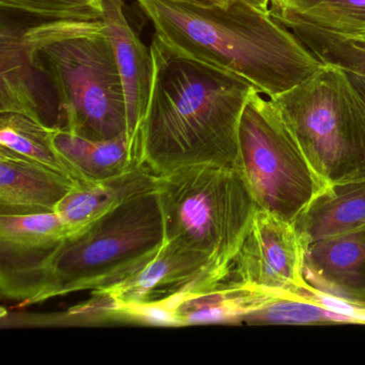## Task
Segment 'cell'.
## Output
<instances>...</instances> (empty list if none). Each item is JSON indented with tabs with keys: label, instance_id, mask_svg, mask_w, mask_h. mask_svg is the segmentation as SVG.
I'll return each mask as SVG.
<instances>
[{
	"label": "cell",
	"instance_id": "obj_1",
	"mask_svg": "<svg viewBox=\"0 0 365 365\" xmlns=\"http://www.w3.org/2000/svg\"><path fill=\"white\" fill-rule=\"evenodd\" d=\"M170 52L273 98L324 63L262 0H135Z\"/></svg>",
	"mask_w": 365,
	"mask_h": 365
},
{
	"label": "cell",
	"instance_id": "obj_2",
	"mask_svg": "<svg viewBox=\"0 0 365 365\" xmlns=\"http://www.w3.org/2000/svg\"><path fill=\"white\" fill-rule=\"evenodd\" d=\"M150 51L140 164L155 176L200 164L237 168L239 125L253 87L174 54L155 36Z\"/></svg>",
	"mask_w": 365,
	"mask_h": 365
},
{
	"label": "cell",
	"instance_id": "obj_3",
	"mask_svg": "<svg viewBox=\"0 0 365 365\" xmlns=\"http://www.w3.org/2000/svg\"><path fill=\"white\" fill-rule=\"evenodd\" d=\"M164 243L153 189L50 247L0 243L1 296L31 304L81 290L108 289L146 266Z\"/></svg>",
	"mask_w": 365,
	"mask_h": 365
},
{
	"label": "cell",
	"instance_id": "obj_4",
	"mask_svg": "<svg viewBox=\"0 0 365 365\" xmlns=\"http://www.w3.org/2000/svg\"><path fill=\"white\" fill-rule=\"evenodd\" d=\"M165 242L208 258L226 279L258 207L240 170L200 164L155 177Z\"/></svg>",
	"mask_w": 365,
	"mask_h": 365
},
{
	"label": "cell",
	"instance_id": "obj_5",
	"mask_svg": "<svg viewBox=\"0 0 365 365\" xmlns=\"http://www.w3.org/2000/svg\"><path fill=\"white\" fill-rule=\"evenodd\" d=\"M326 187L365 178V104L339 66L273 98Z\"/></svg>",
	"mask_w": 365,
	"mask_h": 365
},
{
	"label": "cell",
	"instance_id": "obj_6",
	"mask_svg": "<svg viewBox=\"0 0 365 365\" xmlns=\"http://www.w3.org/2000/svg\"><path fill=\"white\" fill-rule=\"evenodd\" d=\"M38 63L58 106V129L88 140H128L125 89L106 29L42 46Z\"/></svg>",
	"mask_w": 365,
	"mask_h": 365
},
{
	"label": "cell",
	"instance_id": "obj_7",
	"mask_svg": "<svg viewBox=\"0 0 365 365\" xmlns=\"http://www.w3.org/2000/svg\"><path fill=\"white\" fill-rule=\"evenodd\" d=\"M237 168L258 209L289 223L327 187L277 103L254 88L239 125Z\"/></svg>",
	"mask_w": 365,
	"mask_h": 365
},
{
	"label": "cell",
	"instance_id": "obj_8",
	"mask_svg": "<svg viewBox=\"0 0 365 365\" xmlns=\"http://www.w3.org/2000/svg\"><path fill=\"white\" fill-rule=\"evenodd\" d=\"M102 29V20H44L1 10L0 113L25 115L58 129V106L38 53L57 40Z\"/></svg>",
	"mask_w": 365,
	"mask_h": 365
},
{
	"label": "cell",
	"instance_id": "obj_9",
	"mask_svg": "<svg viewBox=\"0 0 365 365\" xmlns=\"http://www.w3.org/2000/svg\"><path fill=\"white\" fill-rule=\"evenodd\" d=\"M307 250L294 223L257 209L227 279L281 296L298 292L307 284Z\"/></svg>",
	"mask_w": 365,
	"mask_h": 365
},
{
	"label": "cell",
	"instance_id": "obj_10",
	"mask_svg": "<svg viewBox=\"0 0 365 365\" xmlns=\"http://www.w3.org/2000/svg\"><path fill=\"white\" fill-rule=\"evenodd\" d=\"M226 281L202 254L165 242L153 260L104 292L120 307L160 300L197 286ZM96 292V290H95ZM117 317V316H116Z\"/></svg>",
	"mask_w": 365,
	"mask_h": 365
},
{
	"label": "cell",
	"instance_id": "obj_11",
	"mask_svg": "<svg viewBox=\"0 0 365 365\" xmlns=\"http://www.w3.org/2000/svg\"><path fill=\"white\" fill-rule=\"evenodd\" d=\"M102 21L112 43L125 89L128 140L140 162V132L146 117L153 83V57L132 29L123 0H100Z\"/></svg>",
	"mask_w": 365,
	"mask_h": 365
},
{
	"label": "cell",
	"instance_id": "obj_12",
	"mask_svg": "<svg viewBox=\"0 0 365 365\" xmlns=\"http://www.w3.org/2000/svg\"><path fill=\"white\" fill-rule=\"evenodd\" d=\"M78 181L0 147V215L55 212Z\"/></svg>",
	"mask_w": 365,
	"mask_h": 365
},
{
	"label": "cell",
	"instance_id": "obj_13",
	"mask_svg": "<svg viewBox=\"0 0 365 365\" xmlns=\"http://www.w3.org/2000/svg\"><path fill=\"white\" fill-rule=\"evenodd\" d=\"M281 297L266 288L226 279L164 299L180 326H192L245 322L250 315Z\"/></svg>",
	"mask_w": 365,
	"mask_h": 365
},
{
	"label": "cell",
	"instance_id": "obj_14",
	"mask_svg": "<svg viewBox=\"0 0 365 365\" xmlns=\"http://www.w3.org/2000/svg\"><path fill=\"white\" fill-rule=\"evenodd\" d=\"M304 273L316 289L365 302V227L309 245Z\"/></svg>",
	"mask_w": 365,
	"mask_h": 365
},
{
	"label": "cell",
	"instance_id": "obj_15",
	"mask_svg": "<svg viewBox=\"0 0 365 365\" xmlns=\"http://www.w3.org/2000/svg\"><path fill=\"white\" fill-rule=\"evenodd\" d=\"M155 175L144 165L99 181L78 183L57 206L69 235L86 227L128 198L155 189Z\"/></svg>",
	"mask_w": 365,
	"mask_h": 365
},
{
	"label": "cell",
	"instance_id": "obj_16",
	"mask_svg": "<svg viewBox=\"0 0 365 365\" xmlns=\"http://www.w3.org/2000/svg\"><path fill=\"white\" fill-rule=\"evenodd\" d=\"M294 224L307 247L365 227V178L329 185Z\"/></svg>",
	"mask_w": 365,
	"mask_h": 365
},
{
	"label": "cell",
	"instance_id": "obj_17",
	"mask_svg": "<svg viewBox=\"0 0 365 365\" xmlns=\"http://www.w3.org/2000/svg\"><path fill=\"white\" fill-rule=\"evenodd\" d=\"M53 142L78 182L104 180L142 165L125 138L93 140L57 129Z\"/></svg>",
	"mask_w": 365,
	"mask_h": 365
},
{
	"label": "cell",
	"instance_id": "obj_18",
	"mask_svg": "<svg viewBox=\"0 0 365 365\" xmlns=\"http://www.w3.org/2000/svg\"><path fill=\"white\" fill-rule=\"evenodd\" d=\"M56 131L57 128L42 125L25 115L0 113V147L76 180L55 148L53 138Z\"/></svg>",
	"mask_w": 365,
	"mask_h": 365
},
{
	"label": "cell",
	"instance_id": "obj_19",
	"mask_svg": "<svg viewBox=\"0 0 365 365\" xmlns=\"http://www.w3.org/2000/svg\"><path fill=\"white\" fill-rule=\"evenodd\" d=\"M273 14L339 36L365 31V0H288Z\"/></svg>",
	"mask_w": 365,
	"mask_h": 365
},
{
	"label": "cell",
	"instance_id": "obj_20",
	"mask_svg": "<svg viewBox=\"0 0 365 365\" xmlns=\"http://www.w3.org/2000/svg\"><path fill=\"white\" fill-rule=\"evenodd\" d=\"M69 236L57 212L0 215V243L20 247H43Z\"/></svg>",
	"mask_w": 365,
	"mask_h": 365
},
{
	"label": "cell",
	"instance_id": "obj_21",
	"mask_svg": "<svg viewBox=\"0 0 365 365\" xmlns=\"http://www.w3.org/2000/svg\"><path fill=\"white\" fill-rule=\"evenodd\" d=\"M245 322L258 324H349L343 316L333 313L303 296L301 289L283 294L274 302L250 315Z\"/></svg>",
	"mask_w": 365,
	"mask_h": 365
},
{
	"label": "cell",
	"instance_id": "obj_22",
	"mask_svg": "<svg viewBox=\"0 0 365 365\" xmlns=\"http://www.w3.org/2000/svg\"><path fill=\"white\" fill-rule=\"evenodd\" d=\"M0 8L44 20H102L100 0H0Z\"/></svg>",
	"mask_w": 365,
	"mask_h": 365
},
{
	"label": "cell",
	"instance_id": "obj_23",
	"mask_svg": "<svg viewBox=\"0 0 365 365\" xmlns=\"http://www.w3.org/2000/svg\"><path fill=\"white\" fill-rule=\"evenodd\" d=\"M301 292L303 296L322 305L324 309L343 316L348 320L349 324H365V302L327 294L322 290L316 289L309 283L301 288Z\"/></svg>",
	"mask_w": 365,
	"mask_h": 365
},
{
	"label": "cell",
	"instance_id": "obj_24",
	"mask_svg": "<svg viewBox=\"0 0 365 365\" xmlns=\"http://www.w3.org/2000/svg\"><path fill=\"white\" fill-rule=\"evenodd\" d=\"M346 70V69H345ZM349 76L350 82L354 85L356 91H358L362 101L365 104V76L364 74L358 73V72L348 71L346 70Z\"/></svg>",
	"mask_w": 365,
	"mask_h": 365
},
{
	"label": "cell",
	"instance_id": "obj_25",
	"mask_svg": "<svg viewBox=\"0 0 365 365\" xmlns=\"http://www.w3.org/2000/svg\"><path fill=\"white\" fill-rule=\"evenodd\" d=\"M339 37H341V39L345 40V41H347L348 43L351 44V46H356V48H360V50L365 51V31L350 34V35L347 36H339Z\"/></svg>",
	"mask_w": 365,
	"mask_h": 365
},
{
	"label": "cell",
	"instance_id": "obj_26",
	"mask_svg": "<svg viewBox=\"0 0 365 365\" xmlns=\"http://www.w3.org/2000/svg\"><path fill=\"white\" fill-rule=\"evenodd\" d=\"M266 5L269 6V8H282L285 6L288 0H262Z\"/></svg>",
	"mask_w": 365,
	"mask_h": 365
},
{
	"label": "cell",
	"instance_id": "obj_27",
	"mask_svg": "<svg viewBox=\"0 0 365 365\" xmlns=\"http://www.w3.org/2000/svg\"><path fill=\"white\" fill-rule=\"evenodd\" d=\"M356 69H358L360 73L364 74L365 76V54L361 55L360 58H359Z\"/></svg>",
	"mask_w": 365,
	"mask_h": 365
}]
</instances>
